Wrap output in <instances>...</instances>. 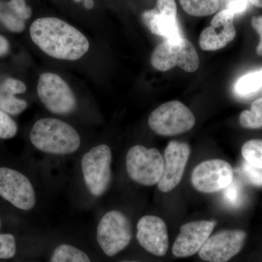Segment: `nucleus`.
Segmentation results:
<instances>
[{
  "label": "nucleus",
  "instance_id": "8",
  "mask_svg": "<svg viewBox=\"0 0 262 262\" xmlns=\"http://www.w3.org/2000/svg\"><path fill=\"white\" fill-rule=\"evenodd\" d=\"M37 94L46 108L56 115H70L77 108L73 91L56 74L47 72L39 76Z\"/></svg>",
  "mask_w": 262,
  "mask_h": 262
},
{
  "label": "nucleus",
  "instance_id": "34",
  "mask_svg": "<svg viewBox=\"0 0 262 262\" xmlns=\"http://www.w3.org/2000/svg\"><path fill=\"white\" fill-rule=\"evenodd\" d=\"M248 2L257 8H262V0H248Z\"/></svg>",
  "mask_w": 262,
  "mask_h": 262
},
{
  "label": "nucleus",
  "instance_id": "28",
  "mask_svg": "<svg viewBox=\"0 0 262 262\" xmlns=\"http://www.w3.org/2000/svg\"><path fill=\"white\" fill-rule=\"evenodd\" d=\"M8 5L15 14L24 21L32 16V10L30 7L27 5L26 0H10Z\"/></svg>",
  "mask_w": 262,
  "mask_h": 262
},
{
  "label": "nucleus",
  "instance_id": "20",
  "mask_svg": "<svg viewBox=\"0 0 262 262\" xmlns=\"http://www.w3.org/2000/svg\"><path fill=\"white\" fill-rule=\"evenodd\" d=\"M241 126L248 129L262 127V98L253 101L249 110H245L239 117Z\"/></svg>",
  "mask_w": 262,
  "mask_h": 262
},
{
  "label": "nucleus",
  "instance_id": "2",
  "mask_svg": "<svg viewBox=\"0 0 262 262\" xmlns=\"http://www.w3.org/2000/svg\"><path fill=\"white\" fill-rule=\"evenodd\" d=\"M33 146L47 154L68 155L81 144L78 132L70 124L56 118H42L33 125L30 133Z\"/></svg>",
  "mask_w": 262,
  "mask_h": 262
},
{
  "label": "nucleus",
  "instance_id": "14",
  "mask_svg": "<svg viewBox=\"0 0 262 262\" xmlns=\"http://www.w3.org/2000/svg\"><path fill=\"white\" fill-rule=\"evenodd\" d=\"M215 225L213 221H194L183 225L172 247L176 257L186 258L199 252L211 236Z\"/></svg>",
  "mask_w": 262,
  "mask_h": 262
},
{
  "label": "nucleus",
  "instance_id": "37",
  "mask_svg": "<svg viewBox=\"0 0 262 262\" xmlns=\"http://www.w3.org/2000/svg\"><path fill=\"white\" fill-rule=\"evenodd\" d=\"M261 70H262V67H261Z\"/></svg>",
  "mask_w": 262,
  "mask_h": 262
},
{
  "label": "nucleus",
  "instance_id": "33",
  "mask_svg": "<svg viewBox=\"0 0 262 262\" xmlns=\"http://www.w3.org/2000/svg\"><path fill=\"white\" fill-rule=\"evenodd\" d=\"M76 3H81L83 2L84 7L88 10L92 9L94 6V0H75Z\"/></svg>",
  "mask_w": 262,
  "mask_h": 262
},
{
  "label": "nucleus",
  "instance_id": "10",
  "mask_svg": "<svg viewBox=\"0 0 262 262\" xmlns=\"http://www.w3.org/2000/svg\"><path fill=\"white\" fill-rule=\"evenodd\" d=\"M247 234L241 229H225L210 236L200 250L199 256L208 262H227L241 252Z\"/></svg>",
  "mask_w": 262,
  "mask_h": 262
},
{
  "label": "nucleus",
  "instance_id": "27",
  "mask_svg": "<svg viewBox=\"0 0 262 262\" xmlns=\"http://www.w3.org/2000/svg\"><path fill=\"white\" fill-rule=\"evenodd\" d=\"M241 171L248 182L256 187H262V169L255 168L245 161L241 167Z\"/></svg>",
  "mask_w": 262,
  "mask_h": 262
},
{
  "label": "nucleus",
  "instance_id": "3",
  "mask_svg": "<svg viewBox=\"0 0 262 262\" xmlns=\"http://www.w3.org/2000/svg\"><path fill=\"white\" fill-rule=\"evenodd\" d=\"M151 64L155 70L165 72L175 67L187 72H196L200 59L192 43L184 37L165 39L155 48Z\"/></svg>",
  "mask_w": 262,
  "mask_h": 262
},
{
  "label": "nucleus",
  "instance_id": "30",
  "mask_svg": "<svg viewBox=\"0 0 262 262\" xmlns=\"http://www.w3.org/2000/svg\"><path fill=\"white\" fill-rule=\"evenodd\" d=\"M248 0H229L227 8L231 13L236 15L242 14L248 8Z\"/></svg>",
  "mask_w": 262,
  "mask_h": 262
},
{
  "label": "nucleus",
  "instance_id": "23",
  "mask_svg": "<svg viewBox=\"0 0 262 262\" xmlns=\"http://www.w3.org/2000/svg\"><path fill=\"white\" fill-rule=\"evenodd\" d=\"M244 188L237 180L232 181L228 187L223 189V201L232 208H238L244 203L245 199Z\"/></svg>",
  "mask_w": 262,
  "mask_h": 262
},
{
  "label": "nucleus",
  "instance_id": "19",
  "mask_svg": "<svg viewBox=\"0 0 262 262\" xmlns=\"http://www.w3.org/2000/svg\"><path fill=\"white\" fill-rule=\"evenodd\" d=\"M51 262H92L82 250L68 244L56 247L52 254Z\"/></svg>",
  "mask_w": 262,
  "mask_h": 262
},
{
  "label": "nucleus",
  "instance_id": "12",
  "mask_svg": "<svg viewBox=\"0 0 262 262\" xmlns=\"http://www.w3.org/2000/svg\"><path fill=\"white\" fill-rule=\"evenodd\" d=\"M190 153V146L187 143L177 141L169 142L164 152L163 176L158 183V189L161 192H170L179 185L185 171Z\"/></svg>",
  "mask_w": 262,
  "mask_h": 262
},
{
  "label": "nucleus",
  "instance_id": "13",
  "mask_svg": "<svg viewBox=\"0 0 262 262\" xmlns=\"http://www.w3.org/2000/svg\"><path fill=\"white\" fill-rule=\"evenodd\" d=\"M143 20L150 32L165 39L183 37L178 20L175 0H157L155 9L146 10Z\"/></svg>",
  "mask_w": 262,
  "mask_h": 262
},
{
  "label": "nucleus",
  "instance_id": "4",
  "mask_svg": "<svg viewBox=\"0 0 262 262\" xmlns=\"http://www.w3.org/2000/svg\"><path fill=\"white\" fill-rule=\"evenodd\" d=\"M113 154L110 146L100 144L90 149L81 160V170L84 182L90 193L95 196H102L112 182Z\"/></svg>",
  "mask_w": 262,
  "mask_h": 262
},
{
  "label": "nucleus",
  "instance_id": "5",
  "mask_svg": "<svg viewBox=\"0 0 262 262\" xmlns=\"http://www.w3.org/2000/svg\"><path fill=\"white\" fill-rule=\"evenodd\" d=\"M125 166L131 180L141 185H155L163 173L164 158L155 148L142 145L132 146L127 152Z\"/></svg>",
  "mask_w": 262,
  "mask_h": 262
},
{
  "label": "nucleus",
  "instance_id": "6",
  "mask_svg": "<svg viewBox=\"0 0 262 262\" xmlns=\"http://www.w3.org/2000/svg\"><path fill=\"white\" fill-rule=\"evenodd\" d=\"M148 124L158 135L173 136L192 130L195 117L184 103L171 101L155 110L149 115Z\"/></svg>",
  "mask_w": 262,
  "mask_h": 262
},
{
  "label": "nucleus",
  "instance_id": "15",
  "mask_svg": "<svg viewBox=\"0 0 262 262\" xmlns=\"http://www.w3.org/2000/svg\"><path fill=\"white\" fill-rule=\"evenodd\" d=\"M136 238L141 247L157 256H164L168 251L169 239L166 224L160 217L147 215L138 222Z\"/></svg>",
  "mask_w": 262,
  "mask_h": 262
},
{
  "label": "nucleus",
  "instance_id": "36",
  "mask_svg": "<svg viewBox=\"0 0 262 262\" xmlns=\"http://www.w3.org/2000/svg\"><path fill=\"white\" fill-rule=\"evenodd\" d=\"M0 225H1V222H0Z\"/></svg>",
  "mask_w": 262,
  "mask_h": 262
},
{
  "label": "nucleus",
  "instance_id": "17",
  "mask_svg": "<svg viewBox=\"0 0 262 262\" xmlns=\"http://www.w3.org/2000/svg\"><path fill=\"white\" fill-rule=\"evenodd\" d=\"M187 14L195 17L213 15L220 8V0H179Z\"/></svg>",
  "mask_w": 262,
  "mask_h": 262
},
{
  "label": "nucleus",
  "instance_id": "7",
  "mask_svg": "<svg viewBox=\"0 0 262 262\" xmlns=\"http://www.w3.org/2000/svg\"><path fill=\"white\" fill-rule=\"evenodd\" d=\"M130 220L122 212L113 210L103 215L96 229L98 244L108 256L121 252L132 239Z\"/></svg>",
  "mask_w": 262,
  "mask_h": 262
},
{
  "label": "nucleus",
  "instance_id": "18",
  "mask_svg": "<svg viewBox=\"0 0 262 262\" xmlns=\"http://www.w3.org/2000/svg\"><path fill=\"white\" fill-rule=\"evenodd\" d=\"M236 94L241 97H250L262 89V70L243 76L235 84Z\"/></svg>",
  "mask_w": 262,
  "mask_h": 262
},
{
  "label": "nucleus",
  "instance_id": "11",
  "mask_svg": "<svg viewBox=\"0 0 262 262\" xmlns=\"http://www.w3.org/2000/svg\"><path fill=\"white\" fill-rule=\"evenodd\" d=\"M0 196L24 211L35 206L36 193L32 182L14 169L0 168Z\"/></svg>",
  "mask_w": 262,
  "mask_h": 262
},
{
  "label": "nucleus",
  "instance_id": "25",
  "mask_svg": "<svg viewBox=\"0 0 262 262\" xmlns=\"http://www.w3.org/2000/svg\"><path fill=\"white\" fill-rule=\"evenodd\" d=\"M18 132V126L14 120L4 112L0 110V139H9Z\"/></svg>",
  "mask_w": 262,
  "mask_h": 262
},
{
  "label": "nucleus",
  "instance_id": "9",
  "mask_svg": "<svg viewBox=\"0 0 262 262\" xmlns=\"http://www.w3.org/2000/svg\"><path fill=\"white\" fill-rule=\"evenodd\" d=\"M230 164L220 159L209 160L196 165L191 175L193 187L198 192L212 194L220 192L233 181Z\"/></svg>",
  "mask_w": 262,
  "mask_h": 262
},
{
  "label": "nucleus",
  "instance_id": "29",
  "mask_svg": "<svg viewBox=\"0 0 262 262\" xmlns=\"http://www.w3.org/2000/svg\"><path fill=\"white\" fill-rule=\"evenodd\" d=\"M27 91V85L21 81L14 78H8L4 81L0 91L12 95L24 94Z\"/></svg>",
  "mask_w": 262,
  "mask_h": 262
},
{
  "label": "nucleus",
  "instance_id": "21",
  "mask_svg": "<svg viewBox=\"0 0 262 262\" xmlns=\"http://www.w3.org/2000/svg\"><path fill=\"white\" fill-rule=\"evenodd\" d=\"M0 22L11 32L20 33L25 29V23L10 8L8 3L0 0Z\"/></svg>",
  "mask_w": 262,
  "mask_h": 262
},
{
  "label": "nucleus",
  "instance_id": "35",
  "mask_svg": "<svg viewBox=\"0 0 262 262\" xmlns=\"http://www.w3.org/2000/svg\"><path fill=\"white\" fill-rule=\"evenodd\" d=\"M122 262H139V261H124Z\"/></svg>",
  "mask_w": 262,
  "mask_h": 262
},
{
  "label": "nucleus",
  "instance_id": "22",
  "mask_svg": "<svg viewBox=\"0 0 262 262\" xmlns=\"http://www.w3.org/2000/svg\"><path fill=\"white\" fill-rule=\"evenodd\" d=\"M241 151L245 161L255 168L262 169V140L248 141L243 146Z\"/></svg>",
  "mask_w": 262,
  "mask_h": 262
},
{
  "label": "nucleus",
  "instance_id": "1",
  "mask_svg": "<svg viewBox=\"0 0 262 262\" xmlns=\"http://www.w3.org/2000/svg\"><path fill=\"white\" fill-rule=\"evenodd\" d=\"M30 36L45 53L57 59L76 61L84 56L90 48L89 39L82 32L54 17L34 20Z\"/></svg>",
  "mask_w": 262,
  "mask_h": 262
},
{
  "label": "nucleus",
  "instance_id": "26",
  "mask_svg": "<svg viewBox=\"0 0 262 262\" xmlns=\"http://www.w3.org/2000/svg\"><path fill=\"white\" fill-rule=\"evenodd\" d=\"M16 252L14 236L10 234H0V258L13 257Z\"/></svg>",
  "mask_w": 262,
  "mask_h": 262
},
{
  "label": "nucleus",
  "instance_id": "32",
  "mask_svg": "<svg viewBox=\"0 0 262 262\" xmlns=\"http://www.w3.org/2000/svg\"><path fill=\"white\" fill-rule=\"evenodd\" d=\"M10 44L6 38L0 34V57L4 56L9 52Z\"/></svg>",
  "mask_w": 262,
  "mask_h": 262
},
{
  "label": "nucleus",
  "instance_id": "31",
  "mask_svg": "<svg viewBox=\"0 0 262 262\" xmlns=\"http://www.w3.org/2000/svg\"><path fill=\"white\" fill-rule=\"evenodd\" d=\"M251 25L259 35L260 42L256 47V53L258 56H262V15L253 17L251 20Z\"/></svg>",
  "mask_w": 262,
  "mask_h": 262
},
{
  "label": "nucleus",
  "instance_id": "24",
  "mask_svg": "<svg viewBox=\"0 0 262 262\" xmlns=\"http://www.w3.org/2000/svg\"><path fill=\"white\" fill-rule=\"evenodd\" d=\"M28 103L18 99L14 95L0 91V110L10 115H18L27 108Z\"/></svg>",
  "mask_w": 262,
  "mask_h": 262
},
{
  "label": "nucleus",
  "instance_id": "16",
  "mask_svg": "<svg viewBox=\"0 0 262 262\" xmlns=\"http://www.w3.org/2000/svg\"><path fill=\"white\" fill-rule=\"evenodd\" d=\"M234 18L233 13L227 9L217 13L212 19L210 27L201 32L199 39L201 49L205 51H218L232 42L236 37Z\"/></svg>",
  "mask_w": 262,
  "mask_h": 262
}]
</instances>
